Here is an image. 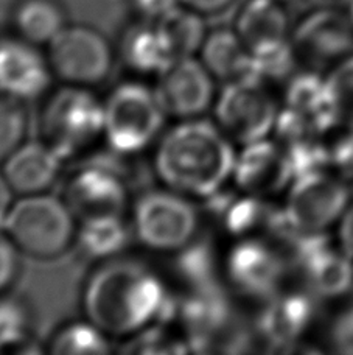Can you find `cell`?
Returning a JSON list of instances; mask_svg holds the SVG:
<instances>
[{"label":"cell","mask_w":353,"mask_h":355,"mask_svg":"<svg viewBox=\"0 0 353 355\" xmlns=\"http://www.w3.org/2000/svg\"><path fill=\"white\" fill-rule=\"evenodd\" d=\"M336 343L344 347V351L353 352V310L345 315V318L339 321L335 331Z\"/></svg>","instance_id":"34"},{"label":"cell","mask_w":353,"mask_h":355,"mask_svg":"<svg viewBox=\"0 0 353 355\" xmlns=\"http://www.w3.org/2000/svg\"><path fill=\"white\" fill-rule=\"evenodd\" d=\"M232 181L238 190L258 198L283 192L293 181L285 150L269 139L243 145L237 153Z\"/></svg>","instance_id":"15"},{"label":"cell","mask_w":353,"mask_h":355,"mask_svg":"<svg viewBox=\"0 0 353 355\" xmlns=\"http://www.w3.org/2000/svg\"><path fill=\"white\" fill-rule=\"evenodd\" d=\"M131 230L143 248L178 254L197 239L199 214L185 195L168 187L150 190L132 205Z\"/></svg>","instance_id":"6"},{"label":"cell","mask_w":353,"mask_h":355,"mask_svg":"<svg viewBox=\"0 0 353 355\" xmlns=\"http://www.w3.org/2000/svg\"><path fill=\"white\" fill-rule=\"evenodd\" d=\"M11 24L16 36L39 47H47L69 25L60 0H19Z\"/></svg>","instance_id":"22"},{"label":"cell","mask_w":353,"mask_h":355,"mask_svg":"<svg viewBox=\"0 0 353 355\" xmlns=\"http://www.w3.org/2000/svg\"><path fill=\"white\" fill-rule=\"evenodd\" d=\"M105 141L118 156L142 153L159 141L168 114L156 89L125 81L117 85L103 101Z\"/></svg>","instance_id":"5"},{"label":"cell","mask_w":353,"mask_h":355,"mask_svg":"<svg viewBox=\"0 0 353 355\" xmlns=\"http://www.w3.org/2000/svg\"><path fill=\"white\" fill-rule=\"evenodd\" d=\"M53 80L39 46L16 35L0 41V94L27 103L46 97Z\"/></svg>","instance_id":"14"},{"label":"cell","mask_w":353,"mask_h":355,"mask_svg":"<svg viewBox=\"0 0 353 355\" xmlns=\"http://www.w3.org/2000/svg\"><path fill=\"white\" fill-rule=\"evenodd\" d=\"M178 5H181L179 0H129V8L136 21L148 24H157Z\"/></svg>","instance_id":"31"},{"label":"cell","mask_w":353,"mask_h":355,"mask_svg":"<svg viewBox=\"0 0 353 355\" xmlns=\"http://www.w3.org/2000/svg\"><path fill=\"white\" fill-rule=\"evenodd\" d=\"M198 55L213 78L224 85L254 77L251 50L234 28L209 31Z\"/></svg>","instance_id":"21"},{"label":"cell","mask_w":353,"mask_h":355,"mask_svg":"<svg viewBox=\"0 0 353 355\" xmlns=\"http://www.w3.org/2000/svg\"><path fill=\"white\" fill-rule=\"evenodd\" d=\"M103 135V101L91 89L61 85L46 95L39 114V139L62 159L84 153Z\"/></svg>","instance_id":"4"},{"label":"cell","mask_w":353,"mask_h":355,"mask_svg":"<svg viewBox=\"0 0 353 355\" xmlns=\"http://www.w3.org/2000/svg\"><path fill=\"white\" fill-rule=\"evenodd\" d=\"M224 272L238 293L266 301L279 291L285 263L280 252L266 240L244 237L229 250Z\"/></svg>","instance_id":"13"},{"label":"cell","mask_w":353,"mask_h":355,"mask_svg":"<svg viewBox=\"0 0 353 355\" xmlns=\"http://www.w3.org/2000/svg\"><path fill=\"white\" fill-rule=\"evenodd\" d=\"M277 2H282V3H288V2H291V0H277Z\"/></svg>","instance_id":"38"},{"label":"cell","mask_w":353,"mask_h":355,"mask_svg":"<svg viewBox=\"0 0 353 355\" xmlns=\"http://www.w3.org/2000/svg\"><path fill=\"white\" fill-rule=\"evenodd\" d=\"M33 315L28 304L19 297L0 296V346L10 341L33 337Z\"/></svg>","instance_id":"29"},{"label":"cell","mask_w":353,"mask_h":355,"mask_svg":"<svg viewBox=\"0 0 353 355\" xmlns=\"http://www.w3.org/2000/svg\"><path fill=\"white\" fill-rule=\"evenodd\" d=\"M28 112L21 100L0 94V166L27 141Z\"/></svg>","instance_id":"27"},{"label":"cell","mask_w":353,"mask_h":355,"mask_svg":"<svg viewBox=\"0 0 353 355\" xmlns=\"http://www.w3.org/2000/svg\"><path fill=\"white\" fill-rule=\"evenodd\" d=\"M64 159L44 141H25L2 166L0 172L19 196L46 193L61 175Z\"/></svg>","instance_id":"16"},{"label":"cell","mask_w":353,"mask_h":355,"mask_svg":"<svg viewBox=\"0 0 353 355\" xmlns=\"http://www.w3.org/2000/svg\"><path fill=\"white\" fill-rule=\"evenodd\" d=\"M341 8L347 12L349 15V17L352 19V22H353V0H347V2L344 3V6H341Z\"/></svg>","instance_id":"37"},{"label":"cell","mask_w":353,"mask_h":355,"mask_svg":"<svg viewBox=\"0 0 353 355\" xmlns=\"http://www.w3.org/2000/svg\"><path fill=\"white\" fill-rule=\"evenodd\" d=\"M314 304L305 291H277L266 300L258 329L271 345H293L311 326Z\"/></svg>","instance_id":"18"},{"label":"cell","mask_w":353,"mask_h":355,"mask_svg":"<svg viewBox=\"0 0 353 355\" xmlns=\"http://www.w3.org/2000/svg\"><path fill=\"white\" fill-rule=\"evenodd\" d=\"M19 271L21 252L3 232H0V296H3L15 285Z\"/></svg>","instance_id":"30"},{"label":"cell","mask_w":353,"mask_h":355,"mask_svg":"<svg viewBox=\"0 0 353 355\" xmlns=\"http://www.w3.org/2000/svg\"><path fill=\"white\" fill-rule=\"evenodd\" d=\"M111 351V338L86 318L62 326L48 343V352L58 355H97Z\"/></svg>","instance_id":"26"},{"label":"cell","mask_w":353,"mask_h":355,"mask_svg":"<svg viewBox=\"0 0 353 355\" xmlns=\"http://www.w3.org/2000/svg\"><path fill=\"white\" fill-rule=\"evenodd\" d=\"M167 285L138 261L118 256L98 263L81 290L83 316L111 340L137 338L168 316Z\"/></svg>","instance_id":"1"},{"label":"cell","mask_w":353,"mask_h":355,"mask_svg":"<svg viewBox=\"0 0 353 355\" xmlns=\"http://www.w3.org/2000/svg\"><path fill=\"white\" fill-rule=\"evenodd\" d=\"M15 195L16 193L12 192L8 181L5 180L3 173L0 172V231H2L5 218L10 212L12 202H15Z\"/></svg>","instance_id":"35"},{"label":"cell","mask_w":353,"mask_h":355,"mask_svg":"<svg viewBox=\"0 0 353 355\" xmlns=\"http://www.w3.org/2000/svg\"><path fill=\"white\" fill-rule=\"evenodd\" d=\"M238 192V196H224L223 200L219 198L218 192L209 200L213 201V205L219 206L215 207L217 217L221 220L229 234H234L238 239L257 237L255 232L275 217L268 214L263 198L244 193L242 190Z\"/></svg>","instance_id":"25"},{"label":"cell","mask_w":353,"mask_h":355,"mask_svg":"<svg viewBox=\"0 0 353 355\" xmlns=\"http://www.w3.org/2000/svg\"><path fill=\"white\" fill-rule=\"evenodd\" d=\"M234 30L251 53L291 40V22L285 3L277 0H246L235 17Z\"/></svg>","instance_id":"19"},{"label":"cell","mask_w":353,"mask_h":355,"mask_svg":"<svg viewBox=\"0 0 353 355\" xmlns=\"http://www.w3.org/2000/svg\"><path fill=\"white\" fill-rule=\"evenodd\" d=\"M215 122L179 120L156 144L154 172L163 187L209 200L232 181L237 151Z\"/></svg>","instance_id":"2"},{"label":"cell","mask_w":353,"mask_h":355,"mask_svg":"<svg viewBox=\"0 0 353 355\" xmlns=\"http://www.w3.org/2000/svg\"><path fill=\"white\" fill-rule=\"evenodd\" d=\"M125 217H102L78 221L77 246L81 256L97 263L122 256L132 237L131 223Z\"/></svg>","instance_id":"23"},{"label":"cell","mask_w":353,"mask_h":355,"mask_svg":"<svg viewBox=\"0 0 353 355\" xmlns=\"http://www.w3.org/2000/svg\"><path fill=\"white\" fill-rule=\"evenodd\" d=\"M336 125L353 126V55L325 73Z\"/></svg>","instance_id":"28"},{"label":"cell","mask_w":353,"mask_h":355,"mask_svg":"<svg viewBox=\"0 0 353 355\" xmlns=\"http://www.w3.org/2000/svg\"><path fill=\"white\" fill-rule=\"evenodd\" d=\"M78 220L62 196L36 193L12 202L2 232L17 251L37 261H53L75 245Z\"/></svg>","instance_id":"3"},{"label":"cell","mask_w":353,"mask_h":355,"mask_svg":"<svg viewBox=\"0 0 353 355\" xmlns=\"http://www.w3.org/2000/svg\"><path fill=\"white\" fill-rule=\"evenodd\" d=\"M157 81L159 95L168 117L199 119L217 101V80L197 56L176 60Z\"/></svg>","instance_id":"12"},{"label":"cell","mask_w":353,"mask_h":355,"mask_svg":"<svg viewBox=\"0 0 353 355\" xmlns=\"http://www.w3.org/2000/svg\"><path fill=\"white\" fill-rule=\"evenodd\" d=\"M269 85L255 77L224 85L213 112L215 123L234 144L248 145L273 135L280 105L269 92Z\"/></svg>","instance_id":"9"},{"label":"cell","mask_w":353,"mask_h":355,"mask_svg":"<svg viewBox=\"0 0 353 355\" xmlns=\"http://www.w3.org/2000/svg\"><path fill=\"white\" fill-rule=\"evenodd\" d=\"M156 27L159 28L174 60L197 56L209 35L206 17L184 5H178L163 16Z\"/></svg>","instance_id":"24"},{"label":"cell","mask_w":353,"mask_h":355,"mask_svg":"<svg viewBox=\"0 0 353 355\" xmlns=\"http://www.w3.org/2000/svg\"><path fill=\"white\" fill-rule=\"evenodd\" d=\"M336 245L353 261V200L336 226Z\"/></svg>","instance_id":"32"},{"label":"cell","mask_w":353,"mask_h":355,"mask_svg":"<svg viewBox=\"0 0 353 355\" xmlns=\"http://www.w3.org/2000/svg\"><path fill=\"white\" fill-rule=\"evenodd\" d=\"M123 64L138 75H159L176 61L156 24L136 21L125 30L118 44Z\"/></svg>","instance_id":"20"},{"label":"cell","mask_w":353,"mask_h":355,"mask_svg":"<svg viewBox=\"0 0 353 355\" xmlns=\"http://www.w3.org/2000/svg\"><path fill=\"white\" fill-rule=\"evenodd\" d=\"M282 110L291 114L318 136L329 132L333 126H336L325 73L308 71V69L294 73L287 81Z\"/></svg>","instance_id":"17"},{"label":"cell","mask_w":353,"mask_h":355,"mask_svg":"<svg viewBox=\"0 0 353 355\" xmlns=\"http://www.w3.org/2000/svg\"><path fill=\"white\" fill-rule=\"evenodd\" d=\"M352 201L343 176L332 170H319L294 178L287 189L282 220L300 236H325L336 230Z\"/></svg>","instance_id":"7"},{"label":"cell","mask_w":353,"mask_h":355,"mask_svg":"<svg viewBox=\"0 0 353 355\" xmlns=\"http://www.w3.org/2000/svg\"><path fill=\"white\" fill-rule=\"evenodd\" d=\"M316 6H344L347 0H311Z\"/></svg>","instance_id":"36"},{"label":"cell","mask_w":353,"mask_h":355,"mask_svg":"<svg viewBox=\"0 0 353 355\" xmlns=\"http://www.w3.org/2000/svg\"><path fill=\"white\" fill-rule=\"evenodd\" d=\"M291 44L299 64L327 73L353 55V22L341 6H316L293 25Z\"/></svg>","instance_id":"10"},{"label":"cell","mask_w":353,"mask_h":355,"mask_svg":"<svg viewBox=\"0 0 353 355\" xmlns=\"http://www.w3.org/2000/svg\"><path fill=\"white\" fill-rule=\"evenodd\" d=\"M46 53L55 80L87 89L108 80L116 60L108 37L83 24H69L46 47Z\"/></svg>","instance_id":"8"},{"label":"cell","mask_w":353,"mask_h":355,"mask_svg":"<svg viewBox=\"0 0 353 355\" xmlns=\"http://www.w3.org/2000/svg\"><path fill=\"white\" fill-rule=\"evenodd\" d=\"M62 198L78 221L123 217L128 209L129 186L123 170L102 157L73 170L64 184Z\"/></svg>","instance_id":"11"},{"label":"cell","mask_w":353,"mask_h":355,"mask_svg":"<svg viewBox=\"0 0 353 355\" xmlns=\"http://www.w3.org/2000/svg\"><path fill=\"white\" fill-rule=\"evenodd\" d=\"M181 5L187 6L193 11L199 12L204 17L221 15L230 5H234L237 0H179Z\"/></svg>","instance_id":"33"}]
</instances>
